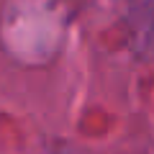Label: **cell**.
I'll return each instance as SVG.
<instances>
[{"instance_id":"6da1fadb","label":"cell","mask_w":154,"mask_h":154,"mask_svg":"<svg viewBox=\"0 0 154 154\" xmlns=\"http://www.w3.org/2000/svg\"><path fill=\"white\" fill-rule=\"evenodd\" d=\"M139 16H141V26H146V28H141L144 36L154 44V0H141Z\"/></svg>"}]
</instances>
